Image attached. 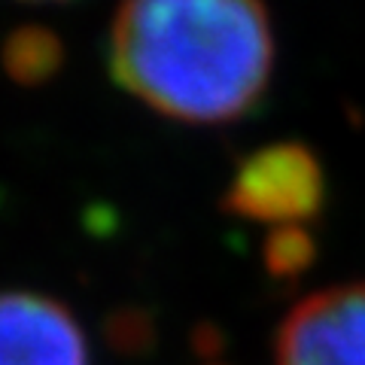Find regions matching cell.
Listing matches in <instances>:
<instances>
[{
  "instance_id": "obj_1",
  "label": "cell",
  "mask_w": 365,
  "mask_h": 365,
  "mask_svg": "<svg viewBox=\"0 0 365 365\" xmlns=\"http://www.w3.org/2000/svg\"><path fill=\"white\" fill-rule=\"evenodd\" d=\"M274 67L262 0H122L110 71L168 119L232 122L256 104Z\"/></svg>"
},
{
  "instance_id": "obj_2",
  "label": "cell",
  "mask_w": 365,
  "mask_h": 365,
  "mask_svg": "<svg viewBox=\"0 0 365 365\" xmlns=\"http://www.w3.org/2000/svg\"><path fill=\"white\" fill-rule=\"evenodd\" d=\"M323 195L317 155L299 143H274L237 168L225 192V210L274 228H299L319 213Z\"/></svg>"
},
{
  "instance_id": "obj_3",
  "label": "cell",
  "mask_w": 365,
  "mask_h": 365,
  "mask_svg": "<svg viewBox=\"0 0 365 365\" xmlns=\"http://www.w3.org/2000/svg\"><path fill=\"white\" fill-rule=\"evenodd\" d=\"M277 365H365V283L295 304L277 332Z\"/></svg>"
},
{
  "instance_id": "obj_4",
  "label": "cell",
  "mask_w": 365,
  "mask_h": 365,
  "mask_svg": "<svg viewBox=\"0 0 365 365\" xmlns=\"http://www.w3.org/2000/svg\"><path fill=\"white\" fill-rule=\"evenodd\" d=\"M0 365H88V344L61 302L0 292Z\"/></svg>"
},
{
  "instance_id": "obj_5",
  "label": "cell",
  "mask_w": 365,
  "mask_h": 365,
  "mask_svg": "<svg viewBox=\"0 0 365 365\" xmlns=\"http://www.w3.org/2000/svg\"><path fill=\"white\" fill-rule=\"evenodd\" d=\"M4 73L19 86H43L61 71L64 43L46 25H19L0 49Z\"/></svg>"
},
{
  "instance_id": "obj_6",
  "label": "cell",
  "mask_w": 365,
  "mask_h": 365,
  "mask_svg": "<svg viewBox=\"0 0 365 365\" xmlns=\"http://www.w3.org/2000/svg\"><path fill=\"white\" fill-rule=\"evenodd\" d=\"M314 256V244L302 228H274L268 241V265L277 274L302 271Z\"/></svg>"
},
{
  "instance_id": "obj_7",
  "label": "cell",
  "mask_w": 365,
  "mask_h": 365,
  "mask_svg": "<svg viewBox=\"0 0 365 365\" xmlns=\"http://www.w3.org/2000/svg\"><path fill=\"white\" fill-rule=\"evenodd\" d=\"M107 338H110V344L119 347V350H140V347H146L150 332H146L143 314H131V311L113 314L110 323H107Z\"/></svg>"
}]
</instances>
